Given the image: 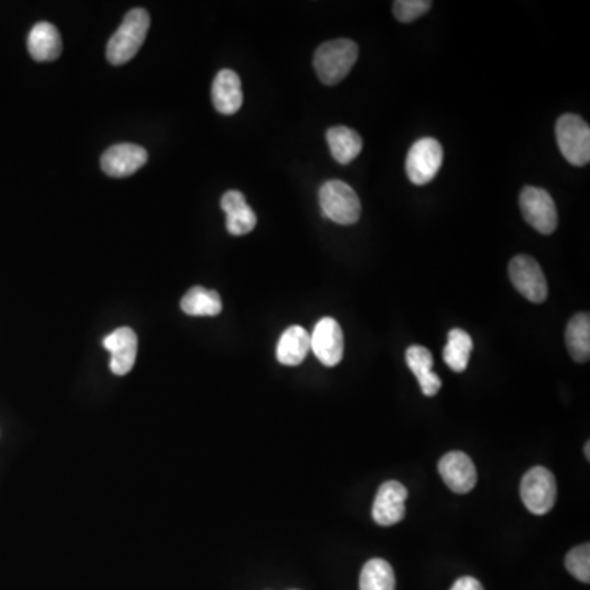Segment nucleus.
Listing matches in <instances>:
<instances>
[{
	"label": "nucleus",
	"mask_w": 590,
	"mask_h": 590,
	"mask_svg": "<svg viewBox=\"0 0 590 590\" xmlns=\"http://www.w3.org/2000/svg\"><path fill=\"white\" fill-rule=\"evenodd\" d=\"M150 25V14L145 9L130 10L107 43L109 63L120 66L135 58L141 45L145 43Z\"/></svg>",
	"instance_id": "f257e3e1"
},
{
	"label": "nucleus",
	"mask_w": 590,
	"mask_h": 590,
	"mask_svg": "<svg viewBox=\"0 0 590 590\" xmlns=\"http://www.w3.org/2000/svg\"><path fill=\"white\" fill-rule=\"evenodd\" d=\"M358 45L354 41L332 40L318 46L314 56V68L323 84L335 86L350 74L358 61Z\"/></svg>",
	"instance_id": "f03ea898"
},
{
	"label": "nucleus",
	"mask_w": 590,
	"mask_h": 590,
	"mask_svg": "<svg viewBox=\"0 0 590 590\" xmlns=\"http://www.w3.org/2000/svg\"><path fill=\"white\" fill-rule=\"evenodd\" d=\"M320 207L338 225H353L361 217L358 194L343 181H328L320 187Z\"/></svg>",
	"instance_id": "7ed1b4c3"
},
{
	"label": "nucleus",
	"mask_w": 590,
	"mask_h": 590,
	"mask_svg": "<svg viewBox=\"0 0 590 590\" xmlns=\"http://www.w3.org/2000/svg\"><path fill=\"white\" fill-rule=\"evenodd\" d=\"M559 150L572 166H586L590 161V128L579 115H563L556 122Z\"/></svg>",
	"instance_id": "20e7f679"
},
{
	"label": "nucleus",
	"mask_w": 590,
	"mask_h": 590,
	"mask_svg": "<svg viewBox=\"0 0 590 590\" xmlns=\"http://www.w3.org/2000/svg\"><path fill=\"white\" fill-rule=\"evenodd\" d=\"M520 495H522L523 504L531 513L546 515L553 509L558 497V486H556L553 472L541 466L531 468L523 476Z\"/></svg>",
	"instance_id": "39448f33"
},
{
	"label": "nucleus",
	"mask_w": 590,
	"mask_h": 590,
	"mask_svg": "<svg viewBox=\"0 0 590 590\" xmlns=\"http://www.w3.org/2000/svg\"><path fill=\"white\" fill-rule=\"evenodd\" d=\"M443 164V146L435 138H420L410 148L405 171L410 181L417 186H425L440 173Z\"/></svg>",
	"instance_id": "423d86ee"
},
{
	"label": "nucleus",
	"mask_w": 590,
	"mask_h": 590,
	"mask_svg": "<svg viewBox=\"0 0 590 590\" xmlns=\"http://www.w3.org/2000/svg\"><path fill=\"white\" fill-rule=\"evenodd\" d=\"M523 217L536 232L551 235L558 227V210L553 197L540 187H525L520 196Z\"/></svg>",
	"instance_id": "0eeeda50"
},
{
	"label": "nucleus",
	"mask_w": 590,
	"mask_h": 590,
	"mask_svg": "<svg viewBox=\"0 0 590 590\" xmlns=\"http://www.w3.org/2000/svg\"><path fill=\"white\" fill-rule=\"evenodd\" d=\"M510 281L525 299L541 304L548 299V284L540 264L531 256H515L509 264Z\"/></svg>",
	"instance_id": "6e6552de"
},
{
	"label": "nucleus",
	"mask_w": 590,
	"mask_h": 590,
	"mask_svg": "<svg viewBox=\"0 0 590 590\" xmlns=\"http://www.w3.org/2000/svg\"><path fill=\"white\" fill-rule=\"evenodd\" d=\"M310 351H314L318 361L328 368L341 363L345 354V338L335 318H322L315 325L314 333L310 335Z\"/></svg>",
	"instance_id": "1a4fd4ad"
},
{
	"label": "nucleus",
	"mask_w": 590,
	"mask_h": 590,
	"mask_svg": "<svg viewBox=\"0 0 590 590\" xmlns=\"http://www.w3.org/2000/svg\"><path fill=\"white\" fill-rule=\"evenodd\" d=\"M409 492L404 484L397 481H387L379 487L373 504L374 522L381 527H392L402 522L405 517V500Z\"/></svg>",
	"instance_id": "9d476101"
},
{
	"label": "nucleus",
	"mask_w": 590,
	"mask_h": 590,
	"mask_svg": "<svg viewBox=\"0 0 590 590\" xmlns=\"http://www.w3.org/2000/svg\"><path fill=\"white\" fill-rule=\"evenodd\" d=\"M148 161V151L140 145L122 143L110 146L100 158V168L110 177H127L137 173Z\"/></svg>",
	"instance_id": "9b49d317"
},
{
	"label": "nucleus",
	"mask_w": 590,
	"mask_h": 590,
	"mask_svg": "<svg viewBox=\"0 0 590 590\" xmlns=\"http://www.w3.org/2000/svg\"><path fill=\"white\" fill-rule=\"evenodd\" d=\"M438 472L446 486L456 494H468L476 487V466L468 454L461 451L446 453L438 463Z\"/></svg>",
	"instance_id": "f8f14e48"
},
{
	"label": "nucleus",
	"mask_w": 590,
	"mask_h": 590,
	"mask_svg": "<svg viewBox=\"0 0 590 590\" xmlns=\"http://www.w3.org/2000/svg\"><path fill=\"white\" fill-rule=\"evenodd\" d=\"M105 350L112 354L110 369L115 376H125L132 371L137 361L138 336L132 328H117L114 333L105 336Z\"/></svg>",
	"instance_id": "ddd939ff"
},
{
	"label": "nucleus",
	"mask_w": 590,
	"mask_h": 590,
	"mask_svg": "<svg viewBox=\"0 0 590 590\" xmlns=\"http://www.w3.org/2000/svg\"><path fill=\"white\" fill-rule=\"evenodd\" d=\"M220 205L227 214V230L230 235L243 236L255 230L258 218L240 191L225 192Z\"/></svg>",
	"instance_id": "4468645a"
},
{
	"label": "nucleus",
	"mask_w": 590,
	"mask_h": 590,
	"mask_svg": "<svg viewBox=\"0 0 590 590\" xmlns=\"http://www.w3.org/2000/svg\"><path fill=\"white\" fill-rule=\"evenodd\" d=\"M212 102L217 112L233 115L243 105L240 76L232 69H222L212 84Z\"/></svg>",
	"instance_id": "2eb2a0df"
},
{
	"label": "nucleus",
	"mask_w": 590,
	"mask_h": 590,
	"mask_svg": "<svg viewBox=\"0 0 590 590\" xmlns=\"http://www.w3.org/2000/svg\"><path fill=\"white\" fill-rule=\"evenodd\" d=\"M28 53L35 61H55L63 53V40L58 28L48 22H40L28 35Z\"/></svg>",
	"instance_id": "dca6fc26"
},
{
	"label": "nucleus",
	"mask_w": 590,
	"mask_h": 590,
	"mask_svg": "<svg viewBox=\"0 0 590 590\" xmlns=\"http://www.w3.org/2000/svg\"><path fill=\"white\" fill-rule=\"evenodd\" d=\"M407 364L413 376L417 377L418 384L422 387L423 395L433 397L441 389V379L433 371V356L425 346H410L405 354Z\"/></svg>",
	"instance_id": "f3484780"
},
{
	"label": "nucleus",
	"mask_w": 590,
	"mask_h": 590,
	"mask_svg": "<svg viewBox=\"0 0 590 590\" xmlns=\"http://www.w3.org/2000/svg\"><path fill=\"white\" fill-rule=\"evenodd\" d=\"M310 351V335L305 328L294 325L282 333L277 343L276 356L284 366H299Z\"/></svg>",
	"instance_id": "a211bd4d"
},
{
	"label": "nucleus",
	"mask_w": 590,
	"mask_h": 590,
	"mask_svg": "<svg viewBox=\"0 0 590 590\" xmlns=\"http://www.w3.org/2000/svg\"><path fill=\"white\" fill-rule=\"evenodd\" d=\"M328 146L335 161L350 164L363 150V138L348 127H333L327 132Z\"/></svg>",
	"instance_id": "6ab92c4d"
},
{
	"label": "nucleus",
	"mask_w": 590,
	"mask_h": 590,
	"mask_svg": "<svg viewBox=\"0 0 590 590\" xmlns=\"http://www.w3.org/2000/svg\"><path fill=\"white\" fill-rule=\"evenodd\" d=\"M181 309L191 317H217L222 312V299L217 291L196 286L182 297Z\"/></svg>",
	"instance_id": "aec40b11"
},
{
	"label": "nucleus",
	"mask_w": 590,
	"mask_h": 590,
	"mask_svg": "<svg viewBox=\"0 0 590 590\" xmlns=\"http://www.w3.org/2000/svg\"><path fill=\"white\" fill-rule=\"evenodd\" d=\"M566 345L577 363H586L590 356V317L577 314L566 328Z\"/></svg>",
	"instance_id": "412c9836"
},
{
	"label": "nucleus",
	"mask_w": 590,
	"mask_h": 590,
	"mask_svg": "<svg viewBox=\"0 0 590 590\" xmlns=\"http://www.w3.org/2000/svg\"><path fill=\"white\" fill-rule=\"evenodd\" d=\"M472 338L469 333L464 332L461 328H454L448 335V345L443 351V358L448 368L453 369L454 373H464L468 369L469 356H471Z\"/></svg>",
	"instance_id": "4be33fe9"
},
{
	"label": "nucleus",
	"mask_w": 590,
	"mask_h": 590,
	"mask_svg": "<svg viewBox=\"0 0 590 590\" xmlns=\"http://www.w3.org/2000/svg\"><path fill=\"white\" fill-rule=\"evenodd\" d=\"M359 590H395V574L384 559H369L359 576Z\"/></svg>",
	"instance_id": "5701e85b"
},
{
	"label": "nucleus",
	"mask_w": 590,
	"mask_h": 590,
	"mask_svg": "<svg viewBox=\"0 0 590 590\" xmlns=\"http://www.w3.org/2000/svg\"><path fill=\"white\" fill-rule=\"evenodd\" d=\"M566 569L571 576L576 577L577 581L590 582V546H576L574 550L569 551L566 556Z\"/></svg>",
	"instance_id": "b1692460"
},
{
	"label": "nucleus",
	"mask_w": 590,
	"mask_h": 590,
	"mask_svg": "<svg viewBox=\"0 0 590 590\" xmlns=\"http://www.w3.org/2000/svg\"><path fill=\"white\" fill-rule=\"evenodd\" d=\"M432 9L430 0H397L394 2V15L399 22L410 23L427 14Z\"/></svg>",
	"instance_id": "393cba45"
},
{
	"label": "nucleus",
	"mask_w": 590,
	"mask_h": 590,
	"mask_svg": "<svg viewBox=\"0 0 590 590\" xmlns=\"http://www.w3.org/2000/svg\"><path fill=\"white\" fill-rule=\"evenodd\" d=\"M450 590H484V587H482L481 582L477 581L476 577L464 576L454 582Z\"/></svg>",
	"instance_id": "a878e982"
},
{
	"label": "nucleus",
	"mask_w": 590,
	"mask_h": 590,
	"mask_svg": "<svg viewBox=\"0 0 590 590\" xmlns=\"http://www.w3.org/2000/svg\"><path fill=\"white\" fill-rule=\"evenodd\" d=\"M586 458L590 459V443L587 441L586 443Z\"/></svg>",
	"instance_id": "bb28decb"
}]
</instances>
